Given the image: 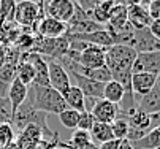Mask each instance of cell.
<instances>
[{
    "instance_id": "cell-29",
    "label": "cell",
    "mask_w": 160,
    "mask_h": 149,
    "mask_svg": "<svg viewBox=\"0 0 160 149\" xmlns=\"http://www.w3.org/2000/svg\"><path fill=\"white\" fill-rule=\"evenodd\" d=\"M16 79V65L5 62L0 67V84H11Z\"/></svg>"
},
{
    "instance_id": "cell-25",
    "label": "cell",
    "mask_w": 160,
    "mask_h": 149,
    "mask_svg": "<svg viewBox=\"0 0 160 149\" xmlns=\"http://www.w3.org/2000/svg\"><path fill=\"white\" fill-rule=\"evenodd\" d=\"M68 146H70V149H97V146L90 140L89 132H84L79 129H76L73 132V135L70 137Z\"/></svg>"
},
{
    "instance_id": "cell-47",
    "label": "cell",
    "mask_w": 160,
    "mask_h": 149,
    "mask_svg": "<svg viewBox=\"0 0 160 149\" xmlns=\"http://www.w3.org/2000/svg\"><path fill=\"white\" fill-rule=\"evenodd\" d=\"M158 149H160V147H158Z\"/></svg>"
},
{
    "instance_id": "cell-19",
    "label": "cell",
    "mask_w": 160,
    "mask_h": 149,
    "mask_svg": "<svg viewBox=\"0 0 160 149\" xmlns=\"http://www.w3.org/2000/svg\"><path fill=\"white\" fill-rule=\"evenodd\" d=\"M16 79L21 81L24 86H32L33 84V79H35V70L32 67V63L27 62L24 59V52L21 54V59H19V63L16 65Z\"/></svg>"
},
{
    "instance_id": "cell-28",
    "label": "cell",
    "mask_w": 160,
    "mask_h": 149,
    "mask_svg": "<svg viewBox=\"0 0 160 149\" xmlns=\"http://www.w3.org/2000/svg\"><path fill=\"white\" fill-rule=\"evenodd\" d=\"M60 124L65 127V129H70V130H76V127H78V121H79V113L75 111V110H70V108H67L65 111H62L60 114H57Z\"/></svg>"
},
{
    "instance_id": "cell-46",
    "label": "cell",
    "mask_w": 160,
    "mask_h": 149,
    "mask_svg": "<svg viewBox=\"0 0 160 149\" xmlns=\"http://www.w3.org/2000/svg\"><path fill=\"white\" fill-rule=\"evenodd\" d=\"M146 2H154V0H146Z\"/></svg>"
},
{
    "instance_id": "cell-1",
    "label": "cell",
    "mask_w": 160,
    "mask_h": 149,
    "mask_svg": "<svg viewBox=\"0 0 160 149\" xmlns=\"http://www.w3.org/2000/svg\"><path fill=\"white\" fill-rule=\"evenodd\" d=\"M136 54L130 46L125 45H112L106 48L105 67L109 70L111 78L118 81L125 89V92H132L130 81H132V68L136 59Z\"/></svg>"
},
{
    "instance_id": "cell-15",
    "label": "cell",
    "mask_w": 160,
    "mask_h": 149,
    "mask_svg": "<svg viewBox=\"0 0 160 149\" xmlns=\"http://www.w3.org/2000/svg\"><path fill=\"white\" fill-rule=\"evenodd\" d=\"M155 79H157V76L151 75V73H144V72L133 73L132 81H130V87H132L133 95L144 97L146 94H149L155 87Z\"/></svg>"
},
{
    "instance_id": "cell-13",
    "label": "cell",
    "mask_w": 160,
    "mask_h": 149,
    "mask_svg": "<svg viewBox=\"0 0 160 149\" xmlns=\"http://www.w3.org/2000/svg\"><path fill=\"white\" fill-rule=\"evenodd\" d=\"M68 75H70V78H75V81H76L75 86L82 92L84 97L103 98V87H105V84L92 81L89 78H84V76H81L79 73H75V72H68Z\"/></svg>"
},
{
    "instance_id": "cell-32",
    "label": "cell",
    "mask_w": 160,
    "mask_h": 149,
    "mask_svg": "<svg viewBox=\"0 0 160 149\" xmlns=\"http://www.w3.org/2000/svg\"><path fill=\"white\" fill-rule=\"evenodd\" d=\"M148 13L151 19H160V0H154V2L148 3Z\"/></svg>"
},
{
    "instance_id": "cell-10",
    "label": "cell",
    "mask_w": 160,
    "mask_h": 149,
    "mask_svg": "<svg viewBox=\"0 0 160 149\" xmlns=\"http://www.w3.org/2000/svg\"><path fill=\"white\" fill-rule=\"evenodd\" d=\"M24 59L32 63L35 70V79L32 86L37 87H48L49 86V78H48V60L38 52H24Z\"/></svg>"
},
{
    "instance_id": "cell-6",
    "label": "cell",
    "mask_w": 160,
    "mask_h": 149,
    "mask_svg": "<svg viewBox=\"0 0 160 149\" xmlns=\"http://www.w3.org/2000/svg\"><path fill=\"white\" fill-rule=\"evenodd\" d=\"M75 2L73 0H46L44 2V16L57 19L60 22L68 24L73 17Z\"/></svg>"
},
{
    "instance_id": "cell-26",
    "label": "cell",
    "mask_w": 160,
    "mask_h": 149,
    "mask_svg": "<svg viewBox=\"0 0 160 149\" xmlns=\"http://www.w3.org/2000/svg\"><path fill=\"white\" fill-rule=\"evenodd\" d=\"M112 5L114 3L111 2V0H100L98 5L89 13L90 14V19L95 21V22H98V24H102V26H106L108 16H109V11H111Z\"/></svg>"
},
{
    "instance_id": "cell-20",
    "label": "cell",
    "mask_w": 160,
    "mask_h": 149,
    "mask_svg": "<svg viewBox=\"0 0 160 149\" xmlns=\"http://www.w3.org/2000/svg\"><path fill=\"white\" fill-rule=\"evenodd\" d=\"M90 135V140L95 146H100L106 141H111L114 140L112 137V130H111V124H102V122H95L94 127L90 129L89 132Z\"/></svg>"
},
{
    "instance_id": "cell-42",
    "label": "cell",
    "mask_w": 160,
    "mask_h": 149,
    "mask_svg": "<svg viewBox=\"0 0 160 149\" xmlns=\"http://www.w3.org/2000/svg\"><path fill=\"white\" fill-rule=\"evenodd\" d=\"M119 149H133V146L130 144V141H128V140H122V141H121Z\"/></svg>"
},
{
    "instance_id": "cell-8",
    "label": "cell",
    "mask_w": 160,
    "mask_h": 149,
    "mask_svg": "<svg viewBox=\"0 0 160 149\" xmlns=\"http://www.w3.org/2000/svg\"><path fill=\"white\" fill-rule=\"evenodd\" d=\"M105 57H106V48L87 45V48L79 52L78 60L75 63L84 68H102L105 67Z\"/></svg>"
},
{
    "instance_id": "cell-7",
    "label": "cell",
    "mask_w": 160,
    "mask_h": 149,
    "mask_svg": "<svg viewBox=\"0 0 160 149\" xmlns=\"http://www.w3.org/2000/svg\"><path fill=\"white\" fill-rule=\"evenodd\" d=\"M130 48L136 54L160 51V40H157L148 29H138V30H135V33H133Z\"/></svg>"
},
{
    "instance_id": "cell-24",
    "label": "cell",
    "mask_w": 160,
    "mask_h": 149,
    "mask_svg": "<svg viewBox=\"0 0 160 149\" xmlns=\"http://www.w3.org/2000/svg\"><path fill=\"white\" fill-rule=\"evenodd\" d=\"M43 141V132H41V129L40 127H37V125H27L24 130H21V137H19V140L16 141L18 144H19V147H22V146H26V144H38V143H41Z\"/></svg>"
},
{
    "instance_id": "cell-44",
    "label": "cell",
    "mask_w": 160,
    "mask_h": 149,
    "mask_svg": "<svg viewBox=\"0 0 160 149\" xmlns=\"http://www.w3.org/2000/svg\"><path fill=\"white\" fill-rule=\"evenodd\" d=\"M21 149H38V144H26V146H22Z\"/></svg>"
},
{
    "instance_id": "cell-36",
    "label": "cell",
    "mask_w": 160,
    "mask_h": 149,
    "mask_svg": "<svg viewBox=\"0 0 160 149\" xmlns=\"http://www.w3.org/2000/svg\"><path fill=\"white\" fill-rule=\"evenodd\" d=\"M100 98H94V97H84V111L86 113H92L94 106L97 105Z\"/></svg>"
},
{
    "instance_id": "cell-39",
    "label": "cell",
    "mask_w": 160,
    "mask_h": 149,
    "mask_svg": "<svg viewBox=\"0 0 160 149\" xmlns=\"http://www.w3.org/2000/svg\"><path fill=\"white\" fill-rule=\"evenodd\" d=\"M7 51H8V46H7V45H0V67H2L3 63H5Z\"/></svg>"
},
{
    "instance_id": "cell-34",
    "label": "cell",
    "mask_w": 160,
    "mask_h": 149,
    "mask_svg": "<svg viewBox=\"0 0 160 149\" xmlns=\"http://www.w3.org/2000/svg\"><path fill=\"white\" fill-rule=\"evenodd\" d=\"M0 45L10 46V41H8V22H2V21H0Z\"/></svg>"
},
{
    "instance_id": "cell-41",
    "label": "cell",
    "mask_w": 160,
    "mask_h": 149,
    "mask_svg": "<svg viewBox=\"0 0 160 149\" xmlns=\"http://www.w3.org/2000/svg\"><path fill=\"white\" fill-rule=\"evenodd\" d=\"M8 106H10V102H8V98L0 95V110H8Z\"/></svg>"
},
{
    "instance_id": "cell-9",
    "label": "cell",
    "mask_w": 160,
    "mask_h": 149,
    "mask_svg": "<svg viewBox=\"0 0 160 149\" xmlns=\"http://www.w3.org/2000/svg\"><path fill=\"white\" fill-rule=\"evenodd\" d=\"M67 29H68V26L65 22H60L57 19L44 16L35 29V35L38 38H44V40H54V38L65 37Z\"/></svg>"
},
{
    "instance_id": "cell-11",
    "label": "cell",
    "mask_w": 160,
    "mask_h": 149,
    "mask_svg": "<svg viewBox=\"0 0 160 149\" xmlns=\"http://www.w3.org/2000/svg\"><path fill=\"white\" fill-rule=\"evenodd\" d=\"M151 73L158 76L160 75V51H154V52H143L138 54L135 59L132 73Z\"/></svg>"
},
{
    "instance_id": "cell-4",
    "label": "cell",
    "mask_w": 160,
    "mask_h": 149,
    "mask_svg": "<svg viewBox=\"0 0 160 149\" xmlns=\"http://www.w3.org/2000/svg\"><path fill=\"white\" fill-rule=\"evenodd\" d=\"M43 17H44V14L40 11L38 2H33V0H22V2H18L14 7L13 22L16 26H22V27H32L33 35H35V29H37L38 22Z\"/></svg>"
},
{
    "instance_id": "cell-3",
    "label": "cell",
    "mask_w": 160,
    "mask_h": 149,
    "mask_svg": "<svg viewBox=\"0 0 160 149\" xmlns=\"http://www.w3.org/2000/svg\"><path fill=\"white\" fill-rule=\"evenodd\" d=\"M30 124L40 127L43 133H49L48 125H46V114L32 108L30 103H24V105H21L18 108V111L11 116V125H13V129L18 127L19 130H24Z\"/></svg>"
},
{
    "instance_id": "cell-14",
    "label": "cell",
    "mask_w": 160,
    "mask_h": 149,
    "mask_svg": "<svg viewBox=\"0 0 160 149\" xmlns=\"http://www.w3.org/2000/svg\"><path fill=\"white\" fill-rule=\"evenodd\" d=\"M95 122H102V124H112V121L119 116V106L114 105V103H109L103 98H100L97 102V105L94 106L92 113Z\"/></svg>"
},
{
    "instance_id": "cell-21",
    "label": "cell",
    "mask_w": 160,
    "mask_h": 149,
    "mask_svg": "<svg viewBox=\"0 0 160 149\" xmlns=\"http://www.w3.org/2000/svg\"><path fill=\"white\" fill-rule=\"evenodd\" d=\"M130 144L133 146V149H158L160 147V127H154L141 140Z\"/></svg>"
},
{
    "instance_id": "cell-23",
    "label": "cell",
    "mask_w": 160,
    "mask_h": 149,
    "mask_svg": "<svg viewBox=\"0 0 160 149\" xmlns=\"http://www.w3.org/2000/svg\"><path fill=\"white\" fill-rule=\"evenodd\" d=\"M62 97H63V100H65L67 108L75 110V111H78V113H82V111H84V95H82V92H81L76 86H72Z\"/></svg>"
},
{
    "instance_id": "cell-5",
    "label": "cell",
    "mask_w": 160,
    "mask_h": 149,
    "mask_svg": "<svg viewBox=\"0 0 160 149\" xmlns=\"http://www.w3.org/2000/svg\"><path fill=\"white\" fill-rule=\"evenodd\" d=\"M48 78H49V87L57 91L60 95H63L72 87L70 75L65 70V67L57 60H48Z\"/></svg>"
},
{
    "instance_id": "cell-17",
    "label": "cell",
    "mask_w": 160,
    "mask_h": 149,
    "mask_svg": "<svg viewBox=\"0 0 160 149\" xmlns=\"http://www.w3.org/2000/svg\"><path fill=\"white\" fill-rule=\"evenodd\" d=\"M136 108L149 116L160 113V92L157 89H152L144 97H140V100L136 102Z\"/></svg>"
},
{
    "instance_id": "cell-2",
    "label": "cell",
    "mask_w": 160,
    "mask_h": 149,
    "mask_svg": "<svg viewBox=\"0 0 160 149\" xmlns=\"http://www.w3.org/2000/svg\"><path fill=\"white\" fill-rule=\"evenodd\" d=\"M33 87V98H32V108H35L37 111H41L44 114H60L62 111L67 110V105L63 97L54 91L52 87Z\"/></svg>"
},
{
    "instance_id": "cell-22",
    "label": "cell",
    "mask_w": 160,
    "mask_h": 149,
    "mask_svg": "<svg viewBox=\"0 0 160 149\" xmlns=\"http://www.w3.org/2000/svg\"><path fill=\"white\" fill-rule=\"evenodd\" d=\"M124 95H125V89L121 86L118 81L111 79L109 82L105 84V87H103V100H106L109 103H114V105H119L122 102Z\"/></svg>"
},
{
    "instance_id": "cell-45",
    "label": "cell",
    "mask_w": 160,
    "mask_h": 149,
    "mask_svg": "<svg viewBox=\"0 0 160 149\" xmlns=\"http://www.w3.org/2000/svg\"><path fill=\"white\" fill-rule=\"evenodd\" d=\"M154 89H157L158 92H160V75L157 76V79H155V87Z\"/></svg>"
},
{
    "instance_id": "cell-30",
    "label": "cell",
    "mask_w": 160,
    "mask_h": 149,
    "mask_svg": "<svg viewBox=\"0 0 160 149\" xmlns=\"http://www.w3.org/2000/svg\"><path fill=\"white\" fill-rule=\"evenodd\" d=\"M14 141V129L11 122L0 124V147H3Z\"/></svg>"
},
{
    "instance_id": "cell-33",
    "label": "cell",
    "mask_w": 160,
    "mask_h": 149,
    "mask_svg": "<svg viewBox=\"0 0 160 149\" xmlns=\"http://www.w3.org/2000/svg\"><path fill=\"white\" fill-rule=\"evenodd\" d=\"M98 2H100V0H76V5L79 7V8H82L86 13H90V11H92L97 5H98Z\"/></svg>"
},
{
    "instance_id": "cell-12",
    "label": "cell",
    "mask_w": 160,
    "mask_h": 149,
    "mask_svg": "<svg viewBox=\"0 0 160 149\" xmlns=\"http://www.w3.org/2000/svg\"><path fill=\"white\" fill-rule=\"evenodd\" d=\"M148 3L146 0H143L141 3L138 5H130L127 7V19H128V24L135 29H148L151 24V16L148 13Z\"/></svg>"
},
{
    "instance_id": "cell-43",
    "label": "cell",
    "mask_w": 160,
    "mask_h": 149,
    "mask_svg": "<svg viewBox=\"0 0 160 149\" xmlns=\"http://www.w3.org/2000/svg\"><path fill=\"white\" fill-rule=\"evenodd\" d=\"M0 149H21V147H19V144L16 141H13V143H10V144H7L3 147H0Z\"/></svg>"
},
{
    "instance_id": "cell-31",
    "label": "cell",
    "mask_w": 160,
    "mask_h": 149,
    "mask_svg": "<svg viewBox=\"0 0 160 149\" xmlns=\"http://www.w3.org/2000/svg\"><path fill=\"white\" fill-rule=\"evenodd\" d=\"M94 124H95L94 116L90 113L82 111V113H79V121H78V127H76V129L84 130V132H90V129L94 127Z\"/></svg>"
},
{
    "instance_id": "cell-40",
    "label": "cell",
    "mask_w": 160,
    "mask_h": 149,
    "mask_svg": "<svg viewBox=\"0 0 160 149\" xmlns=\"http://www.w3.org/2000/svg\"><path fill=\"white\" fill-rule=\"evenodd\" d=\"M154 127H160V113L151 114V129Z\"/></svg>"
},
{
    "instance_id": "cell-18",
    "label": "cell",
    "mask_w": 160,
    "mask_h": 149,
    "mask_svg": "<svg viewBox=\"0 0 160 149\" xmlns=\"http://www.w3.org/2000/svg\"><path fill=\"white\" fill-rule=\"evenodd\" d=\"M127 22H128V19H127V7L122 5V3H114L111 11H109V16H108L106 27L108 29H121Z\"/></svg>"
},
{
    "instance_id": "cell-35",
    "label": "cell",
    "mask_w": 160,
    "mask_h": 149,
    "mask_svg": "<svg viewBox=\"0 0 160 149\" xmlns=\"http://www.w3.org/2000/svg\"><path fill=\"white\" fill-rule=\"evenodd\" d=\"M148 30H149L157 40H160V19H154V21H151V24H149Z\"/></svg>"
},
{
    "instance_id": "cell-16",
    "label": "cell",
    "mask_w": 160,
    "mask_h": 149,
    "mask_svg": "<svg viewBox=\"0 0 160 149\" xmlns=\"http://www.w3.org/2000/svg\"><path fill=\"white\" fill-rule=\"evenodd\" d=\"M27 95H29V87L24 86L21 81L14 79V81L10 84L7 98H8V102H10V113H11V116L18 111V108H19L21 105L26 103Z\"/></svg>"
},
{
    "instance_id": "cell-27",
    "label": "cell",
    "mask_w": 160,
    "mask_h": 149,
    "mask_svg": "<svg viewBox=\"0 0 160 149\" xmlns=\"http://www.w3.org/2000/svg\"><path fill=\"white\" fill-rule=\"evenodd\" d=\"M111 130H112V137L114 140H127L128 135V122L125 119V116L119 114L111 124Z\"/></svg>"
},
{
    "instance_id": "cell-37",
    "label": "cell",
    "mask_w": 160,
    "mask_h": 149,
    "mask_svg": "<svg viewBox=\"0 0 160 149\" xmlns=\"http://www.w3.org/2000/svg\"><path fill=\"white\" fill-rule=\"evenodd\" d=\"M121 141H122V140H111V141H106V143L97 146V149H119Z\"/></svg>"
},
{
    "instance_id": "cell-38",
    "label": "cell",
    "mask_w": 160,
    "mask_h": 149,
    "mask_svg": "<svg viewBox=\"0 0 160 149\" xmlns=\"http://www.w3.org/2000/svg\"><path fill=\"white\" fill-rule=\"evenodd\" d=\"M11 122V113L10 110H0V124Z\"/></svg>"
}]
</instances>
